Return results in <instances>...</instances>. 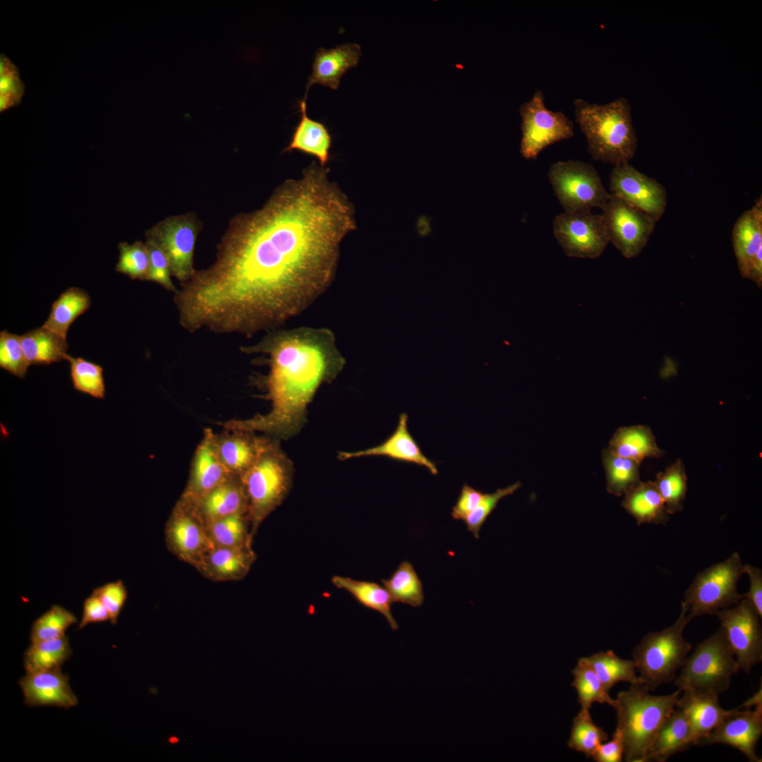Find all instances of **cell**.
<instances>
[{"label": "cell", "instance_id": "6da1fadb", "mask_svg": "<svg viewBox=\"0 0 762 762\" xmlns=\"http://www.w3.org/2000/svg\"><path fill=\"white\" fill-rule=\"evenodd\" d=\"M329 170L312 162L259 210L233 217L216 258L174 294L189 332L253 336L277 329L329 287L354 209Z\"/></svg>", "mask_w": 762, "mask_h": 762}, {"label": "cell", "instance_id": "7a4b0ae2", "mask_svg": "<svg viewBox=\"0 0 762 762\" xmlns=\"http://www.w3.org/2000/svg\"><path fill=\"white\" fill-rule=\"evenodd\" d=\"M267 332L259 341L242 346L241 351L265 356L269 370L264 378L265 397L270 401V411L220 425L287 440L303 429L317 392L339 375L346 359L329 328L302 326Z\"/></svg>", "mask_w": 762, "mask_h": 762}, {"label": "cell", "instance_id": "3957f363", "mask_svg": "<svg viewBox=\"0 0 762 762\" xmlns=\"http://www.w3.org/2000/svg\"><path fill=\"white\" fill-rule=\"evenodd\" d=\"M574 105L575 121L593 159L614 166L629 163L636 150L637 137L628 99L619 97L598 104L576 98Z\"/></svg>", "mask_w": 762, "mask_h": 762}, {"label": "cell", "instance_id": "277c9868", "mask_svg": "<svg viewBox=\"0 0 762 762\" xmlns=\"http://www.w3.org/2000/svg\"><path fill=\"white\" fill-rule=\"evenodd\" d=\"M643 684H634L617 695L613 707L616 729L624 744V759L646 762L650 747L666 719L676 708L681 691L655 696Z\"/></svg>", "mask_w": 762, "mask_h": 762}, {"label": "cell", "instance_id": "5b68a950", "mask_svg": "<svg viewBox=\"0 0 762 762\" xmlns=\"http://www.w3.org/2000/svg\"><path fill=\"white\" fill-rule=\"evenodd\" d=\"M294 464L272 438L255 463L240 479L248 498V519L252 538L261 523L279 507L291 488Z\"/></svg>", "mask_w": 762, "mask_h": 762}, {"label": "cell", "instance_id": "8992f818", "mask_svg": "<svg viewBox=\"0 0 762 762\" xmlns=\"http://www.w3.org/2000/svg\"><path fill=\"white\" fill-rule=\"evenodd\" d=\"M691 620L687 608L682 604L680 614L671 626L646 634L634 648L632 660L642 683L649 690L676 678L677 672L682 668L691 649L683 636L684 629Z\"/></svg>", "mask_w": 762, "mask_h": 762}, {"label": "cell", "instance_id": "52a82bcc", "mask_svg": "<svg viewBox=\"0 0 762 762\" xmlns=\"http://www.w3.org/2000/svg\"><path fill=\"white\" fill-rule=\"evenodd\" d=\"M739 667L722 629L701 642L687 656L675 684L681 692L713 694L726 691Z\"/></svg>", "mask_w": 762, "mask_h": 762}, {"label": "cell", "instance_id": "ba28073f", "mask_svg": "<svg viewBox=\"0 0 762 762\" xmlns=\"http://www.w3.org/2000/svg\"><path fill=\"white\" fill-rule=\"evenodd\" d=\"M743 565L736 552L698 573L685 591L682 602L688 617L692 619L704 615H715L738 603L742 598L737 584L744 574Z\"/></svg>", "mask_w": 762, "mask_h": 762}, {"label": "cell", "instance_id": "9c48e42d", "mask_svg": "<svg viewBox=\"0 0 762 762\" xmlns=\"http://www.w3.org/2000/svg\"><path fill=\"white\" fill-rule=\"evenodd\" d=\"M548 175L564 212L602 210L610 198L598 171L586 162L559 161L550 166Z\"/></svg>", "mask_w": 762, "mask_h": 762}, {"label": "cell", "instance_id": "30bf717a", "mask_svg": "<svg viewBox=\"0 0 762 762\" xmlns=\"http://www.w3.org/2000/svg\"><path fill=\"white\" fill-rule=\"evenodd\" d=\"M521 119L520 153L536 159L547 147L574 135V123L562 111H554L545 104L544 93L536 90L519 107Z\"/></svg>", "mask_w": 762, "mask_h": 762}, {"label": "cell", "instance_id": "8fae6325", "mask_svg": "<svg viewBox=\"0 0 762 762\" xmlns=\"http://www.w3.org/2000/svg\"><path fill=\"white\" fill-rule=\"evenodd\" d=\"M201 224L193 213L168 217L146 231V239L165 253L171 274L181 284L194 274L193 255Z\"/></svg>", "mask_w": 762, "mask_h": 762}, {"label": "cell", "instance_id": "7c38bea8", "mask_svg": "<svg viewBox=\"0 0 762 762\" xmlns=\"http://www.w3.org/2000/svg\"><path fill=\"white\" fill-rule=\"evenodd\" d=\"M715 615L739 670L749 673L762 660L761 617L745 598Z\"/></svg>", "mask_w": 762, "mask_h": 762}, {"label": "cell", "instance_id": "4fadbf2b", "mask_svg": "<svg viewBox=\"0 0 762 762\" xmlns=\"http://www.w3.org/2000/svg\"><path fill=\"white\" fill-rule=\"evenodd\" d=\"M552 227L558 243L572 258H598L610 243L602 214L564 212L554 218Z\"/></svg>", "mask_w": 762, "mask_h": 762}, {"label": "cell", "instance_id": "5bb4252c", "mask_svg": "<svg viewBox=\"0 0 762 762\" xmlns=\"http://www.w3.org/2000/svg\"><path fill=\"white\" fill-rule=\"evenodd\" d=\"M602 210L610 242L624 258L636 257L646 246L656 221L612 194Z\"/></svg>", "mask_w": 762, "mask_h": 762}, {"label": "cell", "instance_id": "9a60e30c", "mask_svg": "<svg viewBox=\"0 0 762 762\" xmlns=\"http://www.w3.org/2000/svg\"><path fill=\"white\" fill-rule=\"evenodd\" d=\"M165 539L172 553L195 568L214 547L193 506L181 498L167 521Z\"/></svg>", "mask_w": 762, "mask_h": 762}, {"label": "cell", "instance_id": "2e32d148", "mask_svg": "<svg viewBox=\"0 0 762 762\" xmlns=\"http://www.w3.org/2000/svg\"><path fill=\"white\" fill-rule=\"evenodd\" d=\"M610 190V194L641 210L656 222L665 211L667 192L664 186L629 163L612 169Z\"/></svg>", "mask_w": 762, "mask_h": 762}, {"label": "cell", "instance_id": "e0dca14e", "mask_svg": "<svg viewBox=\"0 0 762 762\" xmlns=\"http://www.w3.org/2000/svg\"><path fill=\"white\" fill-rule=\"evenodd\" d=\"M732 241L737 266L742 277L762 286V202L754 205L737 219Z\"/></svg>", "mask_w": 762, "mask_h": 762}, {"label": "cell", "instance_id": "ac0fdd59", "mask_svg": "<svg viewBox=\"0 0 762 762\" xmlns=\"http://www.w3.org/2000/svg\"><path fill=\"white\" fill-rule=\"evenodd\" d=\"M234 476L219 456L215 433L205 428L194 452L188 480L180 498L195 502Z\"/></svg>", "mask_w": 762, "mask_h": 762}, {"label": "cell", "instance_id": "d6986e66", "mask_svg": "<svg viewBox=\"0 0 762 762\" xmlns=\"http://www.w3.org/2000/svg\"><path fill=\"white\" fill-rule=\"evenodd\" d=\"M762 733L761 703L754 710L732 709L725 718L698 744H723L739 749L751 762H761L756 745Z\"/></svg>", "mask_w": 762, "mask_h": 762}, {"label": "cell", "instance_id": "ffe728a7", "mask_svg": "<svg viewBox=\"0 0 762 762\" xmlns=\"http://www.w3.org/2000/svg\"><path fill=\"white\" fill-rule=\"evenodd\" d=\"M19 684L28 706L67 709L78 704L68 677L61 672V668L26 672L20 679Z\"/></svg>", "mask_w": 762, "mask_h": 762}, {"label": "cell", "instance_id": "44dd1931", "mask_svg": "<svg viewBox=\"0 0 762 762\" xmlns=\"http://www.w3.org/2000/svg\"><path fill=\"white\" fill-rule=\"evenodd\" d=\"M215 437L222 462L233 475L238 477L255 463L272 439L253 431L229 428L215 433Z\"/></svg>", "mask_w": 762, "mask_h": 762}, {"label": "cell", "instance_id": "7402d4cb", "mask_svg": "<svg viewBox=\"0 0 762 762\" xmlns=\"http://www.w3.org/2000/svg\"><path fill=\"white\" fill-rule=\"evenodd\" d=\"M408 416L399 415L395 430L381 444L363 450L339 452L338 459L346 461L353 458L370 456H383L394 460L412 463L425 467L433 475H437L436 464L425 456L415 439L408 430Z\"/></svg>", "mask_w": 762, "mask_h": 762}, {"label": "cell", "instance_id": "603a6c76", "mask_svg": "<svg viewBox=\"0 0 762 762\" xmlns=\"http://www.w3.org/2000/svg\"><path fill=\"white\" fill-rule=\"evenodd\" d=\"M361 48L356 43H345L335 47L319 48L315 53L312 72L306 85L304 99L313 84H320L337 90L343 75L359 62Z\"/></svg>", "mask_w": 762, "mask_h": 762}, {"label": "cell", "instance_id": "cb8c5ba5", "mask_svg": "<svg viewBox=\"0 0 762 762\" xmlns=\"http://www.w3.org/2000/svg\"><path fill=\"white\" fill-rule=\"evenodd\" d=\"M189 503L205 524L226 516L248 513V498L238 476L222 483L196 502Z\"/></svg>", "mask_w": 762, "mask_h": 762}, {"label": "cell", "instance_id": "d4e9b609", "mask_svg": "<svg viewBox=\"0 0 762 762\" xmlns=\"http://www.w3.org/2000/svg\"><path fill=\"white\" fill-rule=\"evenodd\" d=\"M255 557L252 546H214L196 569L214 581H237L248 574Z\"/></svg>", "mask_w": 762, "mask_h": 762}, {"label": "cell", "instance_id": "484cf974", "mask_svg": "<svg viewBox=\"0 0 762 762\" xmlns=\"http://www.w3.org/2000/svg\"><path fill=\"white\" fill-rule=\"evenodd\" d=\"M298 106L301 119L284 152L299 151L315 157L321 167H326L330 159L332 137L322 122L308 116L306 99L298 101Z\"/></svg>", "mask_w": 762, "mask_h": 762}, {"label": "cell", "instance_id": "4316f807", "mask_svg": "<svg viewBox=\"0 0 762 762\" xmlns=\"http://www.w3.org/2000/svg\"><path fill=\"white\" fill-rule=\"evenodd\" d=\"M676 707L685 714L697 744L731 712L720 706L718 695L713 694L684 692L679 696Z\"/></svg>", "mask_w": 762, "mask_h": 762}, {"label": "cell", "instance_id": "83f0119b", "mask_svg": "<svg viewBox=\"0 0 762 762\" xmlns=\"http://www.w3.org/2000/svg\"><path fill=\"white\" fill-rule=\"evenodd\" d=\"M696 744L685 714L677 708L658 730L647 754L646 761L664 762L672 755Z\"/></svg>", "mask_w": 762, "mask_h": 762}, {"label": "cell", "instance_id": "f1b7e54d", "mask_svg": "<svg viewBox=\"0 0 762 762\" xmlns=\"http://www.w3.org/2000/svg\"><path fill=\"white\" fill-rule=\"evenodd\" d=\"M621 457L639 464L646 458H660L665 452L655 442L651 429L646 425L621 427L613 434L607 448Z\"/></svg>", "mask_w": 762, "mask_h": 762}, {"label": "cell", "instance_id": "f546056e", "mask_svg": "<svg viewBox=\"0 0 762 762\" xmlns=\"http://www.w3.org/2000/svg\"><path fill=\"white\" fill-rule=\"evenodd\" d=\"M622 507L642 524H665L669 513L653 481L640 482L624 494Z\"/></svg>", "mask_w": 762, "mask_h": 762}, {"label": "cell", "instance_id": "4dcf8cb0", "mask_svg": "<svg viewBox=\"0 0 762 762\" xmlns=\"http://www.w3.org/2000/svg\"><path fill=\"white\" fill-rule=\"evenodd\" d=\"M20 340L30 365H50L66 360L68 355L66 339L43 326L25 332Z\"/></svg>", "mask_w": 762, "mask_h": 762}, {"label": "cell", "instance_id": "1f68e13d", "mask_svg": "<svg viewBox=\"0 0 762 762\" xmlns=\"http://www.w3.org/2000/svg\"><path fill=\"white\" fill-rule=\"evenodd\" d=\"M332 582L336 587L350 593L362 605L382 615L392 630L398 629L399 625L391 610L394 602L385 587L375 582L358 581L341 576H333Z\"/></svg>", "mask_w": 762, "mask_h": 762}, {"label": "cell", "instance_id": "d6a6232c", "mask_svg": "<svg viewBox=\"0 0 762 762\" xmlns=\"http://www.w3.org/2000/svg\"><path fill=\"white\" fill-rule=\"evenodd\" d=\"M91 306L89 294L78 287H70L52 303L43 327L66 339L71 325Z\"/></svg>", "mask_w": 762, "mask_h": 762}, {"label": "cell", "instance_id": "836d02e7", "mask_svg": "<svg viewBox=\"0 0 762 762\" xmlns=\"http://www.w3.org/2000/svg\"><path fill=\"white\" fill-rule=\"evenodd\" d=\"M580 659L595 672L608 691L620 682L643 684L636 675L634 661L622 659L612 651H600Z\"/></svg>", "mask_w": 762, "mask_h": 762}, {"label": "cell", "instance_id": "e575fe53", "mask_svg": "<svg viewBox=\"0 0 762 762\" xmlns=\"http://www.w3.org/2000/svg\"><path fill=\"white\" fill-rule=\"evenodd\" d=\"M68 637L31 642L24 654L26 672L61 668L71 655Z\"/></svg>", "mask_w": 762, "mask_h": 762}, {"label": "cell", "instance_id": "d590c367", "mask_svg": "<svg viewBox=\"0 0 762 762\" xmlns=\"http://www.w3.org/2000/svg\"><path fill=\"white\" fill-rule=\"evenodd\" d=\"M393 602L401 603L414 607H420L424 601L423 584L412 564L403 561L389 579L381 580Z\"/></svg>", "mask_w": 762, "mask_h": 762}, {"label": "cell", "instance_id": "8d00e7d4", "mask_svg": "<svg viewBox=\"0 0 762 762\" xmlns=\"http://www.w3.org/2000/svg\"><path fill=\"white\" fill-rule=\"evenodd\" d=\"M602 461L605 472L606 489L616 496L624 495L640 482L639 468L636 461L617 456L607 449L602 452Z\"/></svg>", "mask_w": 762, "mask_h": 762}, {"label": "cell", "instance_id": "74e56055", "mask_svg": "<svg viewBox=\"0 0 762 762\" xmlns=\"http://www.w3.org/2000/svg\"><path fill=\"white\" fill-rule=\"evenodd\" d=\"M248 514H235L205 524L214 546H251L253 538Z\"/></svg>", "mask_w": 762, "mask_h": 762}, {"label": "cell", "instance_id": "f35d334b", "mask_svg": "<svg viewBox=\"0 0 762 762\" xmlns=\"http://www.w3.org/2000/svg\"><path fill=\"white\" fill-rule=\"evenodd\" d=\"M653 482L669 514L681 511L687 489V478L682 460L677 459L663 472L658 473Z\"/></svg>", "mask_w": 762, "mask_h": 762}, {"label": "cell", "instance_id": "ab89813d", "mask_svg": "<svg viewBox=\"0 0 762 762\" xmlns=\"http://www.w3.org/2000/svg\"><path fill=\"white\" fill-rule=\"evenodd\" d=\"M572 673L574 676L572 686L577 692L581 708L590 710L595 703H607L613 707L615 699L609 695L595 672L580 658Z\"/></svg>", "mask_w": 762, "mask_h": 762}, {"label": "cell", "instance_id": "60d3db41", "mask_svg": "<svg viewBox=\"0 0 762 762\" xmlns=\"http://www.w3.org/2000/svg\"><path fill=\"white\" fill-rule=\"evenodd\" d=\"M607 738V734L593 722L589 710L581 708L573 719L567 745L571 749L592 756Z\"/></svg>", "mask_w": 762, "mask_h": 762}, {"label": "cell", "instance_id": "b9f144b4", "mask_svg": "<svg viewBox=\"0 0 762 762\" xmlns=\"http://www.w3.org/2000/svg\"><path fill=\"white\" fill-rule=\"evenodd\" d=\"M66 361L70 364V376L75 389L95 399H102L105 397L106 387L103 368L100 365L68 354Z\"/></svg>", "mask_w": 762, "mask_h": 762}, {"label": "cell", "instance_id": "7bdbcfd3", "mask_svg": "<svg viewBox=\"0 0 762 762\" xmlns=\"http://www.w3.org/2000/svg\"><path fill=\"white\" fill-rule=\"evenodd\" d=\"M77 621L73 612L61 605H54L33 622L30 634V642L62 637Z\"/></svg>", "mask_w": 762, "mask_h": 762}, {"label": "cell", "instance_id": "ee69618b", "mask_svg": "<svg viewBox=\"0 0 762 762\" xmlns=\"http://www.w3.org/2000/svg\"><path fill=\"white\" fill-rule=\"evenodd\" d=\"M119 258L116 271L132 279L147 281L150 258L145 243L135 241L132 244L121 242L119 245Z\"/></svg>", "mask_w": 762, "mask_h": 762}, {"label": "cell", "instance_id": "f6af8a7d", "mask_svg": "<svg viewBox=\"0 0 762 762\" xmlns=\"http://www.w3.org/2000/svg\"><path fill=\"white\" fill-rule=\"evenodd\" d=\"M25 93V84L18 68L4 53L0 54V111L18 105Z\"/></svg>", "mask_w": 762, "mask_h": 762}, {"label": "cell", "instance_id": "bcb514c9", "mask_svg": "<svg viewBox=\"0 0 762 762\" xmlns=\"http://www.w3.org/2000/svg\"><path fill=\"white\" fill-rule=\"evenodd\" d=\"M30 366L21 345L20 336L3 330L0 332V367L24 378Z\"/></svg>", "mask_w": 762, "mask_h": 762}, {"label": "cell", "instance_id": "7dc6e473", "mask_svg": "<svg viewBox=\"0 0 762 762\" xmlns=\"http://www.w3.org/2000/svg\"><path fill=\"white\" fill-rule=\"evenodd\" d=\"M521 486V483L517 481L507 487L499 488L492 493L485 494L478 506L463 521L466 524L467 529L473 533L476 538H479V533L483 524L496 508L500 500L513 494Z\"/></svg>", "mask_w": 762, "mask_h": 762}, {"label": "cell", "instance_id": "c3c4849f", "mask_svg": "<svg viewBox=\"0 0 762 762\" xmlns=\"http://www.w3.org/2000/svg\"><path fill=\"white\" fill-rule=\"evenodd\" d=\"M150 258V269L147 281L155 282L175 294L178 289L172 282L169 260L163 250L153 241L145 243Z\"/></svg>", "mask_w": 762, "mask_h": 762}, {"label": "cell", "instance_id": "681fc988", "mask_svg": "<svg viewBox=\"0 0 762 762\" xmlns=\"http://www.w3.org/2000/svg\"><path fill=\"white\" fill-rule=\"evenodd\" d=\"M97 594L108 610L112 624H116L121 611L127 600L128 591L121 580L108 582L95 588Z\"/></svg>", "mask_w": 762, "mask_h": 762}, {"label": "cell", "instance_id": "f907efd6", "mask_svg": "<svg viewBox=\"0 0 762 762\" xmlns=\"http://www.w3.org/2000/svg\"><path fill=\"white\" fill-rule=\"evenodd\" d=\"M484 492L468 484H464L451 515L454 519L464 521L480 503L485 496Z\"/></svg>", "mask_w": 762, "mask_h": 762}, {"label": "cell", "instance_id": "816d5d0a", "mask_svg": "<svg viewBox=\"0 0 762 762\" xmlns=\"http://www.w3.org/2000/svg\"><path fill=\"white\" fill-rule=\"evenodd\" d=\"M110 614L99 598L92 592L84 601L83 615L79 623L80 629L92 623H99L110 621Z\"/></svg>", "mask_w": 762, "mask_h": 762}, {"label": "cell", "instance_id": "f5cc1de1", "mask_svg": "<svg viewBox=\"0 0 762 762\" xmlns=\"http://www.w3.org/2000/svg\"><path fill=\"white\" fill-rule=\"evenodd\" d=\"M744 574L749 578V591L742 595L754 606L759 617H762V572L758 567L750 564L743 565Z\"/></svg>", "mask_w": 762, "mask_h": 762}, {"label": "cell", "instance_id": "db71d44e", "mask_svg": "<svg viewBox=\"0 0 762 762\" xmlns=\"http://www.w3.org/2000/svg\"><path fill=\"white\" fill-rule=\"evenodd\" d=\"M592 758L597 762H621L624 758V744L619 732L615 730L610 741L600 744Z\"/></svg>", "mask_w": 762, "mask_h": 762}]
</instances>
